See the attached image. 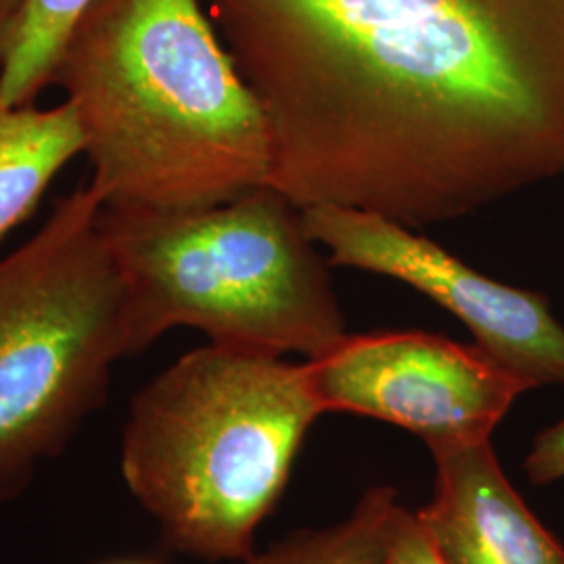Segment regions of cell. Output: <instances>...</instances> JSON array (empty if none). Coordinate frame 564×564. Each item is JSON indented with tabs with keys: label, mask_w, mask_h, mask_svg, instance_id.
I'll return each instance as SVG.
<instances>
[{
	"label": "cell",
	"mask_w": 564,
	"mask_h": 564,
	"mask_svg": "<svg viewBox=\"0 0 564 564\" xmlns=\"http://www.w3.org/2000/svg\"><path fill=\"white\" fill-rule=\"evenodd\" d=\"M21 2L23 0H0V80L4 72V59H7V46L11 39L13 23L18 20Z\"/></svg>",
	"instance_id": "cell-14"
},
{
	"label": "cell",
	"mask_w": 564,
	"mask_h": 564,
	"mask_svg": "<svg viewBox=\"0 0 564 564\" xmlns=\"http://www.w3.org/2000/svg\"><path fill=\"white\" fill-rule=\"evenodd\" d=\"M97 0H23L7 46L0 107L32 105L51 86L63 42Z\"/></svg>",
	"instance_id": "cell-11"
},
{
	"label": "cell",
	"mask_w": 564,
	"mask_h": 564,
	"mask_svg": "<svg viewBox=\"0 0 564 564\" xmlns=\"http://www.w3.org/2000/svg\"><path fill=\"white\" fill-rule=\"evenodd\" d=\"M307 237L333 268L405 282L442 305L475 343L531 389L564 384V324L547 297L494 281L414 228L379 214L316 205L302 209Z\"/></svg>",
	"instance_id": "cell-7"
},
{
	"label": "cell",
	"mask_w": 564,
	"mask_h": 564,
	"mask_svg": "<svg viewBox=\"0 0 564 564\" xmlns=\"http://www.w3.org/2000/svg\"><path fill=\"white\" fill-rule=\"evenodd\" d=\"M300 209L421 230L564 174V0H203Z\"/></svg>",
	"instance_id": "cell-1"
},
{
	"label": "cell",
	"mask_w": 564,
	"mask_h": 564,
	"mask_svg": "<svg viewBox=\"0 0 564 564\" xmlns=\"http://www.w3.org/2000/svg\"><path fill=\"white\" fill-rule=\"evenodd\" d=\"M78 155L80 126L69 102L0 107V245L36 212L51 182Z\"/></svg>",
	"instance_id": "cell-9"
},
{
	"label": "cell",
	"mask_w": 564,
	"mask_h": 564,
	"mask_svg": "<svg viewBox=\"0 0 564 564\" xmlns=\"http://www.w3.org/2000/svg\"><path fill=\"white\" fill-rule=\"evenodd\" d=\"M305 366L324 414L395 424L426 447L491 440L512 403L531 391L477 343L424 330L345 333Z\"/></svg>",
	"instance_id": "cell-6"
},
{
	"label": "cell",
	"mask_w": 564,
	"mask_h": 564,
	"mask_svg": "<svg viewBox=\"0 0 564 564\" xmlns=\"http://www.w3.org/2000/svg\"><path fill=\"white\" fill-rule=\"evenodd\" d=\"M435 489L416 510L445 564H564V544L506 477L491 440L429 447Z\"/></svg>",
	"instance_id": "cell-8"
},
{
	"label": "cell",
	"mask_w": 564,
	"mask_h": 564,
	"mask_svg": "<svg viewBox=\"0 0 564 564\" xmlns=\"http://www.w3.org/2000/svg\"><path fill=\"white\" fill-rule=\"evenodd\" d=\"M398 506L393 487L375 485L339 523L293 531L239 564H383Z\"/></svg>",
	"instance_id": "cell-10"
},
{
	"label": "cell",
	"mask_w": 564,
	"mask_h": 564,
	"mask_svg": "<svg viewBox=\"0 0 564 564\" xmlns=\"http://www.w3.org/2000/svg\"><path fill=\"white\" fill-rule=\"evenodd\" d=\"M126 282L132 356L186 326L209 343L307 360L345 337L330 263L274 186L184 214L102 209Z\"/></svg>",
	"instance_id": "cell-4"
},
{
	"label": "cell",
	"mask_w": 564,
	"mask_h": 564,
	"mask_svg": "<svg viewBox=\"0 0 564 564\" xmlns=\"http://www.w3.org/2000/svg\"><path fill=\"white\" fill-rule=\"evenodd\" d=\"M531 485H552L564 479V419L540 431L523 463Z\"/></svg>",
	"instance_id": "cell-13"
},
{
	"label": "cell",
	"mask_w": 564,
	"mask_h": 564,
	"mask_svg": "<svg viewBox=\"0 0 564 564\" xmlns=\"http://www.w3.org/2000/svg\"><path fill=\"white\" fill-rule=\"evenodd\" d=\"M383 564H445L416 512L398 506Z\"/></svg>",
	"instance_id": "cell-12"
},
{
	"label": "cell",
	"mask_w": 564,
	"mask_h": 564,
	"mask_svg": "<svg viewBox=\"0 0 564 564\" xmlns=\"http://www.w3.org/2000/svg\"><path fill=\"white\" fill-rule=\"evenodd\" d=\"M101 564H160L151 558H118V561H109V563Z\"/></svg>",
	"instance_id": "cell-15"
},
{
	"label": "cell",
	"mask_w": 564,
	"mask_h": 564,
	"mask_svg": "<svg viewBox=\"0 0 564 564\" xmlns=\"http://www.w3.org/2000/svg\"><path fill=\"white\" fill-rule=\"evenodd\" d=\"M90 184L0 260V502L18 500L107 402L132 356L126 282Z\"/></svg>",
	"instance_id": "cell-5"
},
{
	"label": "cell",
	"mask_w": 564,
	"mask_h": 564,
	"mask_svg": "<svg viewBox=\"0 0 564 564\" xmlns=\"http://www.w3.org/2000/svg\"><path fill=\"white\" fill-rule=\"evenodd\" d=\"M102 209L184 214L272 186L274 142L203 0H97L63 42Z\"/></svg>",
	"instance_id": "cell-2"
},
{
	"label": "cell",
	"mask_w": 564,
	"mask_h": 564,
	"mask_svg": "<svg viewBox=\"0 0 564 564\" xmlns=\"http://www.w3.org/2000/svg\"><path fill=\"white\" fill-rule=\"evenodd\" d=\"M209 343L132 398L121 477L163 544L207 563H242L274 512L295 458L324 416L307 366Z\"/></svg>",
	"instance_id": "cell-3"
}]
</instances>
